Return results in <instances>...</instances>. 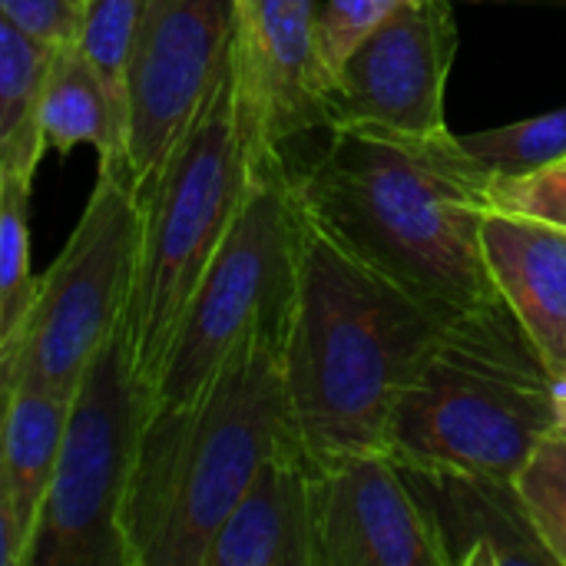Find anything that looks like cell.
Returning a JSON list of instances; mask_svg holds the SVG:
<instances>
[{
  "instance_id": "1",
  "label": "cell",
  "mask_w": 566,
  "mask_h": 566,
  "mask_svg": "<svg viewBox=\"0 0 566 566\" xmlns=\"http://www.w3.org/2000/svg\"><path fill=\"white\" fill-rule=\"evenodd\" d=\"M292 189L308 222L441 322L501 298L484 252L488 179L458 133L405 139L332 129Z\"/></svg>"
},
{
  "instance_id": "2",
  "label": "cell",
  "mask_w": 566,
  "mask_h": 566,
  "mask_svg": "<svg viewBox=\"0 0 566 566\" xmlns=\"http://www.w3.org/2000/svg\"><path fill=\"white\" fill-rule=\"evenodd\" d=\"M441 328L434 312L302 216L282 352L295 451L315 471L352 454H391L398 398L431 358Z\"/></svg>"
},
{
  "instance_id": "3",
  "label": "cell",
  "mask_w": 566,
  "mask_h": 566,
  "mask_svg": "<svg viewBox=\"0 0 566 566\" xmlns=\"http://www.w3.org/2000/svg\"><path fill=\"white\" fill-rule=\"evenodd\" d=\"M292 298L265 312L202 398L143 421L126 507L133 566H206V554L259 468L292 441L285 328Z\"/></svg>"
},
{
  "instance_id": "4",
  "label": "cell",
  "mask_w": 566,
  "mask_h": 566,
  "mask_svg": "<svg viewBox=\"0 0 566 566\" xmlns=\"http://www.w3.org/2000/svg\"><path fill=\"white\" fill-rule=\"evenodd\" d=\"M259 169L262 156L235 33L219 86L139 196L136 272L123 325L146 401L159 381L182 312L229 235Z\"/></svg>"
},
{
  "instance_id": "5",
  "label": "cell",
  "mask_w": 566,
  "mask_h": 566,
  "mask_svg": "<svg viewBox=\"0 0 566 566\" xmlns=\"http://www.w3.org/2000/svg\"><path fill=\"white\" fill-rule=\"evenodd\" d=\"M554 371L504 302L444 322L438 345L398 398L391 454L517 481L560 424Z\"/></svg>"
},
{
  "instance_id": "6",
  "label": "cell",
  "mask_w": 566,
  "mask_h": 566,
  "mask_svg": "<svg viewBox=\"0 0 566 566\" xmlns=\"http://www.w3.org/2000/svg\"><path fill=\"white\" fill-rule=\"evenodd\" d=\"M139 196L126 169H99L86 209L40 279L13 352L0 355V391H46L73 401L99 345L126 318L136 272Z\"/></svg>"
},
{
  "instance_id": "7",
  "label": "cell",
  "mask_w": 566,
  "mask_h": 566,
  "mask_svg": "<svg viewBox=\"0 0 566 566\" xmlns=\"http://www.w3.org/2000/svg\"><path fill=\"white\" fill-rule=\"evenodd\" d=\"M143 418L146 398L119 322L70 401L56 474L27 566H133L126 507Z\"/></svg>"
},
{
  "instance_id": "8",
  "label": "cell",
  "mask_w": 566,
  "mask_h": 566,
  "mask_svg": "<svg viewBox=\"0 0 566 566\" xmlns=\"http://www.w3.org/2000/svg\"><path fill=\"white\" fill-rule=\"evenodd\" d=\"M298 235L302 212L292 172L285 163H272L259 169L229 235L182 312L146 401V418L196 405L252 325L292 298Z\"/></svg>"
},
{
  "instance_id": "9",
  "label": "cell",
  "mask_w": 566,
  "mask_h": 566,
  "mask_svg": "<svg viewBox=\"0 0 566 566\" xmlns=\"http://www.w3.org/2000/svg\"><path fill=\"white\" fill-rule=\"evenodd\" d=\"M239 33V0H146L129 60V179L149 189L219 86Z\"/></svg>"
},
{
  "instance_id": "10",
  "label": "cell",
  "mask_w": 566,
  "mask_h": 566,
  "mask_svg": "<svg viewBox=\"0 0 566 566\" xmlns=\"http://www.w3.org/2000/svg\"><path fill=\"white\" fill-rule=\"evenodd\" d=\"M458 53L451 0H405L338 70L328 129L405 139L451 133L444 90Z\"/></svg>"
},
{
  "instance_id": "11",
  "label": "cell",
  "mask_w": 566,
  "mask_h": 566,
  "mask_svg": "<svg viewBox=\"0 0 566 566\" xmlns=\"http://www.w3.org/2000/svg\"><path fill=\"white\" fill-rule=\"evenodd\" d=\"M239 63L262 166L285 163L295 136L328 126L315 0H239Z\"/></svg>"
},
{
  "instance_id": "12",
  "label": "cell",
  "mask_w": 566,
  "mask_h": 566,
  "mask_svg": "<svg viewBox=\"0 0 566 566\" xmlns=\"http://www.w3.org/2000/svg\"><path fill=\"white\" fill-rule=\"evenodd\" d=\"M318 566H448L398 458L352 454L315 471Z\"/></svg>"
},
{
  "instance_id": "13",
  "label": "cell",
  "mask_w": 566,
  "mask_h": 566,
  "mask_svg": "<svg viewBox=\"0 0 566 566\" xmlns=\"http://www.w3.org/2000/svg\"><path fill=\"white\" fill-rule=\"evenodd\" d=\"M448 566H560L544 544L517 481L398 461Z\"/></svg>"
},
{
  "instance_id": "14",
  "label": "cell",
  "mask_w": 566,
  "mask_h": 566,
  "mask_svg": "<svg viewBox=\"0 0 566 566\" xmlns=\"http://www.w3.org/2000/svg\"><path fill=\"white\" fill-rule=\"evenodd\" d=\"M206 566H318L315 468L282 444L222 521Z\"/></svg>"
},
{
  "instance_id": "15",
  "label": "cell",
  "mask_w": 566,
  "mask_h": 566,
  "mask_svg": "<svg viewBox=\"0 0 566 566\" xmlns=\"http://www.w3.org/2000/svg\"><path fill=\"white\" fill-rule=\"evenodd\" d=\"M484 252L497 292L514 308L547 368L566 375V229L511 216H484Z\"/></svg>"
},
{
  "instance_id": "16",
  "label": "cell",
  "mask_w": 566,
  "mask_h": 566,
  "mask_svg": "<svg viewBox=\"0 0 566 566\" xmlns=\"http://www.w3.org/2000/svg\"><path fill=\"white\" fill-rule=\"evenodd\" d=\"M70 401L17 388L3 395L0 448V564L27 566L56 474Z\"/></svg>"
},
{
  "instance_id": "17",
  "label": "cell",
  "mask_w": 566,
  "mask_h": 566,
  "mask_svg": "<svg viewBox=\"0 0 566 566\" xmlns=\"http://www.w3.org/2000/svg\"><path fill=\"white\" fill-rule=\"evenodd\" d=\"M43 136L56 153H70L86 143L99 156V169H126V119L109 99L103 80L83 56L80 43L56 46L46 99H43Z\"/></svg>"
},
{
  "instance_id": "18",
  "label": "cell",
  "mask_w": 566,
  "mask_h": 566,
  "mask_svg": "<svg viewBox=\"0 0 566 566\" xmlns=\"http://www.w3.org/2000/svg\"><path fill=\"white\" fill-rule=\"evenodd\" d=\"M53 53V46L0 20V176L33 182L50 149L43 136V99Z\"/></svg>"
},
{
  "instance_id": "19",
  "label": "cell",
  "mask_w": 566,
  "mask_h": 566,
  "mask_svg": "<svg viewBox=\"0 0 566 566\" xmlns=\"http://www.w3.org/2000/svg\"><path fill=\"white\" fill-rule=\"evenodd\" d=\"M36 292L40 279L30 272V182L0 176V355L20 342Z\"/></svg>"
},
{
  "instance_id": "20",
  "label": "cell",
  "mask_w": 566,
  "mask_h": 566,
  "mask_svg": "<svg viewBox=\"0 0 566 566\" xmlns=\"http://www.w3.org/2000/svg\"><path fill=\"white\" fill-rule=\"evenodd\" d=\"M458 143L488 182L544 169L566 159V106L501 129L458 136Z\"/></svg>"
},
{
  "instance_id": "21",
  "label": "cell",
  "mask_w": 566,
  "mask_h": 566,
  "mask_svg": "<svg viewBox=\"0 0 566 566\" xmlns=\"http://www.w3.org/2000/svg\"><path fill=\"white\" fill-rule=\"evenodd\" d=\"M146 0H86L80 17V50L103 80L129 129V60L136 50Z\"/></svg>"
},
{
  "instance_id": "22",
  "label": "cell",
  "mask_w": 566,
  "mask_h": 566,
  "mask_svg": "<svg viewBox=\"0 0 566 566\" xmlns=\"http://www.w3.org/2000/svg\"><path fill=\"white\" fill-rule=\"evenodd\" d=\"M517 491L557 564L566 566V428H554L517 474Z\"/></svg>"
},
{
  "instance_id": "23",
  "label": "cell",
  "mask_w": 566,
  "mask_h": 566,
  "mask_svg": "<svg viewBox=\"0 0 566 566\" xmlns=\"http://www.w3.org/2000/svg\"><path fill=\"white\" fill-rule=\"evenodd\" d=\"M484 202L488 212H511L566 229V159L524 176L491 179Z\"/></svg>"
},
{
  "instance_id": "24",
  "label": "cell",
  "mask_w": 566,
  "mask_h": 566,
  "mask_svg": "<svg viewBox=\"0 0 566 566\" xmlns=\"http://www.w3.org/2000/svg\"><path fill=\"white\" fill-rule=\"evenodd\" d=\"M405 0H328L318 13V50L335 83L348 56L401 7Z\"/></svg>"
},
{
  "instance_id": "25",
  "label": "cell",
  "mask_w": 566,
  "mask_h": 566,
  "mask_svg": "<svg viewBox=\"0 0 566 566\" xmlns=\"http://www.w3.org/2000/svg\"><path fill=\"white\" fill-rule=\"evenodd\" d=\"M0 20L53 50L80 40V10L70 0H0Z\"/></svg>"
},
{
  "instance_id": "26",
  "label": "cell",
  "mask_w": 566,
  "mask_h": 566,
  "mask_svg": "<svg viewBox=\"0 0 566 566\" xmlns=\"http://www.w3.org/2000/svg\"><path fill=\"white\" fill-rule=\"evenodd\" d=\"M554 395H557V418H560V424H557V428H566V375H557V381H554Z\"/></svg>"
},
{
  "instance_id": "27",
  "label": "cell",
  "mask_w": 566,
  "mask_h": 566,
  "mask_svg": "<svg viewBox=\"0 0 566 566\" xmlns=\"http://www.w3.org/2000/svg\"><path fill=\"white\" fill-rule=\"evenodd\" d=\"M70 3H73V7L80 10V17H83V7H86V0H70Z\"/></svg>"
}]
</instances>
